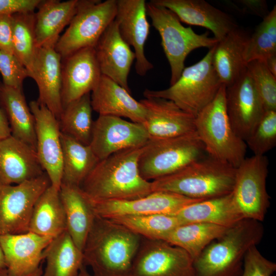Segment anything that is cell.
Listing matches in <instances>:
<instances>
[{
    "instance_id": "816d5d0a",
    "label": "cell",
    "mask_w": 276,
    "mask_h": 276,
    "mask_svg": "<svg viewBox=\"0 0 276 276\" xmlns=\"http://www.w3.org/2000/svg\"><path fill=\"white\" fill-rule=\"evenodd\" d=\"M4 185L2 183V182L0 180V191L2 189V187H3Z\"/></svg>"
},
{
    "instance_id": "6da1fadb",
    "label": "cell",
    "mask_w": 276,
    "mask_h": 276,
    "mask_svg": "<svg viewBox=\"0 0 276 276\" xmlns=\"http://www.w3.org/2000/svg\"><path fill=\"white\" fill-rule=\"evenodd\" d=\"M142 237L112 220L96 216L82 252L92 276H129Z\"/></svg>"
},
{
    "instance_id": "277c9868",
    "label": "cell",
    "mask_w": 276,
    "mask_h": 276,
    "mask_svg": "<svg viewBox=\"0 0 276 276\" xmlns=\"http://www.w3.org/2000/svg\"><path fill=\"white\" fill-rule=\"evenodd\" d=\"M236 171V168L205 155L173 174L151 181L152 191L200 200L222 196L232 193Z\"/></svg>"
},
{
    "instance_id": "f6af8a7d",
    "label": "cell",
    "mask_w": 276,
    "mask_h": 276,
    "mask_svg": "<svg viewBox=\"0 0 276 276\" xmlns=\"http://www.w3.org/2000/svg\"><path fill=\"white\" fill-rule=\"evenodd\" d=\"M238 3L242 5L244 11L263 17V18H264L269 12L267 11V5L265 1L243 0L238 1Z\"/></svg>"
},
{
    "instance_id": "5bb4252c",
    "label": "cell",
    "mask_w": 276,
    "mask_h": 276,
    "mask_svg": "<svg viewBox=\"0 0 276 276\" xmlns=\"http://www.w3.org/2000/svg\"><path fill=\"white\" fill-rule=\"evenodd\" d=\"M29 106L35 120L38 157L51 185L59 190L62 177V149L59 121L37 100L31 101Z\"/></svg>"
},
{
    "instance_id": "52a82bcc",
    "label": "cell",
    "mask_w": 276,
    "mask_h": 276,
    "mask_svg": "<svg viewBox=\"0 0 276 276\" xmlns=\"http://www.w3.org/2000/svg\"><path fill=\"white\" fill-rule=\"evenodd\" d=\"M146 11L161 37V44L170 66V85L179 78L190 53L199 48L210 49L219 41L210 37L208 32L199 34L191 27H184L177 16L165 7L149 2L146 3Z\"/></svg>"
},
{
    "instance_id": "1f68e13d",
    "label": "cell",
    "mask_w": 276,
    "mask_h": 276,
    "mask_svg": "<svg viewBox=\"0 0 276 276\" xmlns=\"http://www.w3.org/2000/svg\"><path fill=\"white\" fill-rule=\"evenodd\" d=\"M43 255L46 264L42 276H77L84 265L82 251L66 230L53 238Z\"/></svg>"
},
{
    "instance_id": "681fc988",
    "label": "cell",
    "mask_w": 276,
    "mask_h": 276,
    "mask_svg": "<svg viewBox=\"0 0 276 276\" xmlns=\"http://www.w3.org/2000/svg\"><path fill=\"white\" fill-rule=\"evenodd\" d=\"M6 268L3 252L0 244V271Z\"/></svg>"
},
{
    "instance_id": "f35d334b",
    "label": "cell",
    "mask_w": 276,
    "mask_h": 276,
    "mask_svg": "<svg viewBox=\"0 0 276 276\" xmlns=\"http://www.w3.org/2000/svg\"><path fill=\"white\" fill-rule=\"evenodd\" d=\"M254 155L263 156L276 145V111H265L245 141Z\"/></svg>"
},
{
    "instance_id": "9c48e42d",
    "label": "cell",
    "mask_w": 276,
    "mask_h": 276,
    "mask_svg": "<svg viewBox=\"0 0 276 276\" xmlns=\"http://www.w3.org/2000/svg\"><path fill=\"white\" fill-rule=\"evenodd\" d=\"M117 0L80 1L79 9L61 36L55 49L64 59L81 49L95 48L114 20Z\"/></svg>"
},
{
    "instance_id": "e575fe53",
    "label": "cell",
    "mask_w": 276,
    "mask_h": 276,
    "mask_svg": "<svg viewBox=\"0 0 276 276\" xmlns=\"http://www.w3.org/2000/svg\"><path fill=\"white\" fill-rule=\"evenodd\" d=\"M92 110L90 93L67 104L58 120L61 132L89 145L94 123Z\"/></svg>"
},
{
    "instance_id": "d4e9b609",
    "label": "cell",
    "mask_w": 276,
    "mask_h": 276,
    "mask_svg": "<svg viewBox=\"0 0 276 276\" xmlns=\"http://www.w3.org/2000/svg\"><path fill=\"white\" fill-rule=\"evenodd\" d=\"M90 100L93 110L99 115L124 117L140 124L145 121L146 109L141 102L105 76L101 75L91 91Z\"/></svg>"
},
{
    "instance_id": "7bdbcfd3",
    "label": "cell",
    "mask_w": 276,
    "mask_h": 276,
    "mask_svg": "<svg viewBox=\"0 0 276 276\" xmlns=\"http://www.w3.org/2000/svg\"><path fill=\"white\" fill-rule=\"evenodd\" d=\"M41 0H0V16L34 12Z\"/></svg>"
},
{
    "instance_id": "83f0119b",
    "label": "cell",
    "mask_w": 276,
    "mask_h": 276,
    "mask_svg": "<svg viewBox=\"0 0 276 276\" xmlns=\"http://www.w3.org/2000/svg\"><path fill=\"white\" fill-rule=\"evenodd\" d=\"M249 35L237 27L229 32L214 47L212 62L222 84L226 87L247 70L244 51Z\"/></svg>"
},
{
    "instance_id": "d6986e66",
    "label": "cell",
    "mask_w": 276,
    "mask_h": 276,
    "mask_svg": "<svg viewBox=\"0 0 276 276\" xmlns=\"http://www.w3.org/2000/svg\"><path fill=\"white\" fill-rule=\"evenodd\" d=\"M52 238L31 232L0 235L6 269L11 276H23L36 270Z\"/></svg>"
},
{
    "instance_id": "d590c367",
    "label": "cell",
    "mask_w": 276,
    "mask_h": 276,
    "mask_svg": "<svg viewBox=\"0 0 276 276\" xmlns=\"http://www.w3.org/2000/svg\"><path fill=\"white\" fill-rule=\"evenodd\" d=\"M142 238L165 241L181 223L175 215L155 214L127 216L110 219Z\"/></svg>"
},
{
    "instance_id": "7c38bea8",
    "label": "cell",
    "mask_w": 276,
    "mask_h": 276,
    "mask_svg": "<svg viewBox=\"0 0 276 276\" xmlns=\"http://www.w3.org/2000/svg\"><path fill=\"white\" fill-rule=\"evenodd\" d=\"M193 262L179 247L142 237L129 276H193Z\"/></svg>"
},
{
    "instance_id": "603a6c76",
    "label": "cell",
    "mask_w": 276,
    "mask_h": 276,
    "mask_svg": "<svg viewBox=\"0 0 276 276\" xmlns=\"http://www.w3.org/2000/svg\"><path fill=\"white\" fill-rule=\"evenodd\" d=\"M45 173L36 150L12 135L0 139V180L17 185Z\"/></svg>"
},
{
    "instance_id": "7402d4cb",
    "label": "cell",
    "mask_w": 276,
    "mask_h": 276,
    "mask_svg": "<svg viewBox=\"0 0 276 276\" xmlns=\"http://www.w3.org/2000/svg\"><path fill=\"white\" fill-rule=\"evenodd\" d=\"M173 12L180 21L211 31L218 41L238 27L228 14L204 0H151Z\"/></svg>"
},
{
    "instance_id": "8d00e7d4",
    "label": "cell",
    "mask_w": 276,
    "mask_h": 276,
    "mask_svg": "<svg viewBox=\"0 0 276 276\" xmlns=\"http://www.w3.org/2000/svg\"><path fill=\"white\" fill-rule=\"evenodd\" d=\"M13 54L28 70L31 76L37 47L34 32V12L13 15Z\"/></svg>"
},
{
    "instance_id": "484cf974",
    "label": "cell",
    "mask_w": 276,
    "mask_h": 276,
    "mask_svg": "<svg viewBox=\"0 0 276 276\" xmlns=\"http://www.w3.org/2000/svg\"><path fill=\"white\" fill-rule=\"evenodd\" d=\"M80 4V0H41L35 14L34 32L37 48H55L60 33L70 24Z\"/></svg>"
},
{
    "instance_id": "8fae6325",
    "label": "cell",
    "mask_w": 276,
    "mask_h": 276,
    "mask_svg": "<svg viewBox=\"0 0 276 276\" xmlns=\"http://www.w3.org/2000/svg\"><path fill=\"white\" fill-rule=\"evenodd\" d=\"M51 185L45 172L19 184L4 185L0 191V235L28 232L34 206Z\"/></svg>"
},
{
    "instance_id": "3957f363",
    "label": "cell",
    "mask_w": 276,
    "mask_h": 276,
    "mask_svg": "<svg viewBox=\"0 0 276 276\" xmlns=\"http://www.w3.org/2000/svg\"><path fill=\"white\" fill-rule=\"evenodd\" d=\"M243 219L209 244L193 262V276H240L248 250L262 240L264 227Z\"/></svg>"
},
{
    "instance_id": "4fadbf2b",
    "label": "cell",
    "mask_w": 276,
    "mask_h": 276,
    "mask_svg": "<svg viewBox=\"0 0 276 276\" xmlns=\"http://www.w3.org/2000/svg\"><path fill=\"white\" fill-rule=\"evenodd\" d=\"M149 139L142 124L99 115L94 121L89 145L100 160L122 150L142 148Z\"/></svg>"
},
{
    "instance_id": "cb8c5ba5",
    "label": "cell",
    "mask_w": 276,
    "mask_h": 276,
    "mask_svg": "<svg viewBox=\"0 0 276 276\" xmlns=\"http://www.w3.org/2000/svg\"><path fill=\"white\" fill-rule=\"evenodd\" d=\"M61 59L55 48H37L31 76L38 87L37 101L45 106L58 120L63 109Z\"/></svg>"
},
{
    "instance_id": "b9f144b4",
    "label": "cell",
    "mask_w": 276,
    "mask_h": 276,
    "mask_svg": "<svg viewBox=\"0 0 276 276\" xmlns=\"http://www.w3.org/2000/svg\"><path fill=\"white\" fill-rule=\"evenodd\" d=\"M275 271V263L266 258L257 246H253L245 255L240 276H272Z\"/></svg>"
},
{
    "instance_id": "8992f818",
    "label": "cell",
    "mask_w": 276,
    "mask_h": 276,
    "mask_svg": "<svg viewBox=\"0 0 276 276\" xmlns=\"http://www.w3.org/2000/svg\"><path fill=\"white\" fill-rule=\"evenodd\" d=\"M214 47L201 60L185 67L178 79L169 87L160 90L146 89L144 96L171 100L195 117L214 99L222 85L212 65Z\"/></svg>"
},
{
    "instance_id": "d6a6232c",
    "label": "cell",
    "mask_w": 276,
    "mask_h": 276,
    "mask_svg": "<svg viewBox=\"0 0 276 276\" xmlns=\"http://www.w3.org/2000/svg\"><path fill=\"white\" fill-rule=\"evenodd\" d=\"M62 149L61 183L80 187L99 160L89 145L61 132Z\"/></svg>"
},
{
    "instance_id": "f907efd6",
    "label": "cell",
    "mask_w": 276,
    "mask_h": 276,
    "mask_svg": "<svg viewBox=\"0 0 276 276\" xmlns=\"http://www.w3.org/2000/svg\"><path fill=\"white\" fill-rule=\"evenodd\" d=\"M77 276H92V275L88 272L86 266L83 265Z\"/></svg>"
},
{
    "instance_id": "30bf717a",
    "label": "cell",
    "mask_w": 276,
    "mask_h": 276,
    "mask_svg": "<svg viewBox=\"0 0 276 276\" xmlns=\"http://www.w3.org/2000/svg\"><path fill=\"white\" fill-rule=\"evenodd\" d=\"M268 164L265 155H254L236 168L231 193L243 219L262 222L265 217L270 203L266 189Z\"/></svg>"
},
{
    "instance_id": "5b68a950",
    "label": "cell",
    "mask_w": 276,
    "mask_h": 276,
    "mask_svg": "<svg viewBox=\"0 0 276 276\" xmlns=\"http://www.w3.org/2000/svg\"><path fill=\"white\" fill-rule=\"evenodd\" d=\"M225 90L222 84L214 99L195 117V132L209 156L237 168L246 157L247 145L228 118Z\"/></svg>"
},
{
    "instance_id": "ab89813d",
    "label": "cell",
    "mask_w": 276,
    "mask_h": 276,
    "mask_svg": "<svg viewBox=\"0 0 276 276\" xmlns=\"http://www.w3.org/2000/svg\"><path fill=\"white\" fill-rule=\"evenodd\" d=\"M247 70L252 79L265 111H276V77L261 60L248 62Z\"/></svg>"
},
{
    "instance_id": "c3c4849f",
    "label": "cell",
    "mask_w": 276,
    "mask_h": 276,
    "mask_svg": "<svg viewBox=\"0 0 276 276\" xmlns=\"http://www.w3.org/2000/svg\"><path fill=\"white\" fill-rule=\"evenodd\" d=\"M43 269L41 265L35 271L23 276H42ZM0 276H11L8 272L6 268L0 271Z\"/></svg>"
},
{
    "instance_id": "4316f807",
    "label": "cell",
    "mask_w": 276,
    "mask_h": 276,
    "mask_svg": "<svg viewBox=\"0 0 276 276\" xmlns=\"http://www.w3.org/2000/svg\"><path fill=\"white\" fill-rule=\"evenodd\" d=\"M59 195L65 212L66 231L82 251L96 217L91 202L78 186L61 183Z\"/></svg>"
},
{
    "instance_id": "74e56055",
    "label": "cell",
    "mask_w": 276,
    "mask_h": 276,
    "mask_svg": "<svg viewBox=\"0 0 276 276\" xmlns=\"http://www.w3.org/2000/svg\"><path fill=\"white\" fill-rule=\"evenodd\" d=\"M276 55V7L263 18L255 32L249 35L244 51L247 63L254 60L265 61Z\"/></svg>"
},
{
    "instance_id": "836d02e7",
    "label": "cell",
    "mask_w": 276,
    "mask_h": 276,
    "mask_svg": "<svg viewBox=\"0 0 276 276\" xmlns=\"http://www.w3.org/2000/svg\"><path fill=\"white\" fill-rule=\"evenodd\" d=\"M229 228L206 223L180 224L165 241L185 250L195 260L212 242L223 236Z\"/></svg>"
},
{
    "instance_id": "60d3db41",
    "label": "cell",
    "mask_w": 276,
    "mask_h": 276,
    "mask_svg": "<svg viewBox=\"0 0 276 276\" xmlns=\"http://www.w3.org/2000/svg\"><path fill=\"white\" fill-rule=\"evenodd\" d=\"M0 73L4 85L20 90L25 79L30 77L28 70L14 54L1 50Z\"/></svg>"
},
{
    "instance_id": "4dcf8cb0",
    "label": "cell",
    "mask_w": 276,
    "mask_h": 276,
    "mask_svg": "<svg viewBox=\"0 0 276 276\" xmlns=\"http://www.w3.org/2000/svg\"><path fill=\"white\" fill-rule=\"evenodd\" d=\"M66 230V218L59 190L51 185L34 206L28 232L54 238Z\"/></svg>"
},
{
    "instance_id": "7dc6e473",
    "label": "cell",
    "mask_w": 276,
    "mask_h": 276,
    "mask_svg": "<svg viewBox=\"0 0 276 276\" xmlns=\"http://www.w3.org/2000/svg\"><path fill=\"white\" fill-rule=\"evenodd\" d=\"M263 62L271 74L276 77V55L268 57Z\"/></svg>"
},
{
    "instance_id": "9a60e30c",
    "label": "cell",
    "mask_w": 276,
    "mask_h": 276,
    "mask_svg": "<svg viewBox=\"0 0 276 276\" xmlns=\"http://www.w3.org/2000/svg\"><path fill=\"white\" fill-rule=\"evenodd\" d=\"M200 200L170 192L153 191L135 199L90 201L96 216L112 219L155 214L175 215L186 205Z\"/></svg>"
},
{
    "instance_id": "ffe728a7",
    "label": "cell",
    "mask_w": 276,
    "mask_h": 276,
    "mask_svg": "<svg viewBox=\"0 0 276 276\" xmlns=\"http://www.w3.org/2000/svg\"><path fill=\"white\" fill-rule=\"evenodd\" d=\"M95 50L101 75L131 93L128 77L135 55L121 37L115 20L103 33Z\"/></svg>"
},
{
    "instance_id": "ee69618b",
    "label": "cell",
    "mask_w": 276,
    "mask_h": 276,
    "mask_svg": "<svg viewBox=\"0 0 276 276\" xmlns=\"http://www.w3.org/2000/svg\"><path fill=\"white\" fill-rule=\"evenodd\" d=\"M13 15L0 16V50L13 54Z\"/></svg>"
},
{
    "instance_id": "ac0fdd59",
    "label": "cell",
    "mask_w": 276,
    "mask_h": 276,
    "mask_svg": "<svg viewBox=\"0 0 276 276\" xmlns=\"http://www.w3.org/2000/svg\"><path fill=\"white\" fill-rule=\"evenodd\" d=\"M146 109L142 124L150 139L177 136L195 132V117L173 101L147 97L140 101Z\"/></svg>"
},
{
    "instance_id": "f546056e",
    "label": "cell",
    "mask_w": 276,
    "mask_h": 276,
    "mask_svg": "<svg viewBox=\"0 0 276 276\" xmlns=\"http://www.w3.org/2000/svg\"><path fill=\"white\" fill-rule=\"evenodd\" d=\"M0 106L8 122L11 135L36 150L34 118L22 90L0 83Z\"/></svg>"
},
{
    "instance_id": "bcb514c9",
    "label": "cell",
    "mask_w": 276,
    "mask_h": 276,
    "mask_svg": "<svg viewBox=\"0 0 276 276\" xmlns=\"http://www.w3.org/2000/svg\"><path fill=\"white\" fill-rule=\"evenodd\" d=\"M11 135V131L6 117L0 106V139Z\"/></svg>"
},
{
    "instance_id": "7a4b0ae2",
    "label": "cell",
    "mask_w": 276,
    "mask_h": 276,
    "mask_svg": "<svg viewBox=\"0 0 276 276\" xmlns=\"http://www.w3.org/2000/svg\"><path fill=\"white\" fill-rule=\"evenodd\" d=\"M142 148L122 150L99 160L80 187L89 199H131L152 192L151 181L139 170Z\"/></svg>"
},
{
    "instance_id": "44dd1931",
    "label": "cell",
    "mask_w": 276,
    "mask_h": 276,
    "mask_svg": "<svg viewBox=\"0 0 276 276\" xmlns=\"http://www.w3.org/2000/svg\"><path fill=\"white\" fill-rule=\"evenodd\" d=\"M64 59L61 87L63 108L70 102L90 93L101 76L95 48L81 49Z\"/></svg>"
},
{
    "instance_id": "2e32d148",
    "label": "cell",
    "mask_w": 276,
    "mask_h": 276,
    "mask_svg": "<svg viewBox=\"0 0 276 276\" xmlns=\"http://www.w3.org/2000/svg\"><path fill=\"white\" fill-rule=\"evenodd\" d=\"M225 103L234 131L245 141L265 111L247 70L226 87Z\"/></svg>"
},
{
    "instance_id": "ba28073f",
    "label": "cell",
    "mask_w": 276,
    "mask_h": 276,
    "mask_svg": "<svg viewBox=\"0 0 276 276\" xmlns=\"http://www.w3.org/2000/svg\"><path fill=\"white\" fill-rule=\"evenodd\" d=\"M195 132L170 137L150 139L142 147L139 167L142 177L152 181L168 176L205 155Z\"/></svg>"
},
{
    "instance_id": "e0dca14e",
    "label": "cell",
    "mask_w": 276,
    "mask_h": 276,
    "mask_svg": "<svg viewBox=\"0 0 276 276\" xmlns=\"http://www.w3.org/2000/svg\"><path fill=\"white\" fill-rule=\"evenodd\" d=\"M146 2L144 0H117L114 20L123 40L134 48L136 73L145 76L153 67L144 53L150 25L147 18Z\"/></svg>"
},
{
    "instance_id": "f1b7e54d",
    "label": "cell",
    "mask_w": 276,
    "mask_h": 276,
    "mask_svg": "<svg viewBox=\"0 0 276 276\" xmlns=\"http://www.w3.org/2000/svg\"><path fill=\"white\" fill-rule=\"evenodd\" d=\"M175 216L181 224L206 223L227 228L243 219L234 202L231 193L188 204Z\"/></svg>"
}]
</instances>
